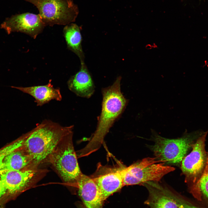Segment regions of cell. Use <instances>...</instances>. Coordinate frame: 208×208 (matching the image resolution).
<instances>
[{
	"mask_svg": "<svg viewBox=\"0 0 208 208\" xmlns=\"http://www.w3.org/2000/svg\"><path fill=\"white\" fill-rule=\"evenodd\" d=\"M121 79L119 76L111 86L102 89V109L96 129L88 144L79 151L80 157L88 155L99 148L110 129L125 110L128 101L121 91Z\"/></svg>",
	"mask_w": 208,
	"mask_h": 208,
	"instance_id": "1",
	"label": "cell"
},
{
	"mask_svg": "<svg viewBox=\"0 0 208 208\" xmlns=\"http://www.w3.org/2000/svg\"><path fill=\"white\" fill-rule=\"evenodd\" d=\"M73 125L63 126L45 120L26 133L21 147L30 157L34 168L46 162L51 153L65 135L73 131Z\"/></svg>",
	"mask_w": 208,
	"mask_h": 208,
	"instance_id": "2",
	"label": "cell"
},
{
	"mask_svg": "<svg viewBox=\"0 0 208 208\" xmlns=\"http://www.w3.org/2000/svg\"><path fill=\"white\" fill-rule=\"evenodd\" d=\"M73 131L65 135L49 156L50 163L65 183L75 186L82 174L80 170L73 145Z\"/></svg>",
	"mask_w": 208,
	"mask_h": 208,
	"instance_id": "3",
	"label": "cell"
},
{
	"mask_svg": "<svg viewBox=\"0 0 208 208\" xmlns=\"http://www.w3.org/2000/svg\"><path fill=\"white\" fill-rule=\"evenodd\" d=\"M153 132L154 143L151 148L155 157L161 162L172 165L181 163L192 148L194 140L203 133L194 132L187 133L178 138L170 139L162 137Z\"/></svg>",
	"mask_w": 208,
	"mask_h": 208,
	"instance_id": "4",
	"label": "cell"
},
{
	"mask_svg": "<svg viewBox=\"0 0 208 208\" xmlns=\"http://www.w3.org/2000/svg\"><path fill=\"white\" fill-rule=\"evenodd\" d=\"M175 168L167 166L155 157L145 158L128 167L120 168L124 186L142 185L147 182H158Z\"/></svg>",
	"mask_w": 208,
	"mask_h": 208,
	"instance_id": "5",
	"label": "cell"
},
{
	"mask_svg": "<svg viewBox=\"0 0 208 208\" xmlns=\"http://www.w3.org/2000/svg\"><path fill=\"white\" fill-rule=\"evenodd\" d=\"M34 5L45 26L66 25L75 21L78 14L73 0H24Z\"/></svg>",
	"mask_w": 208,
	"mask_h": 208,
	"instance_id": "6",
	"label": "cell"
},
{
	"mask_svg": "<svg viewBox=\"0 0 208 208\" xmlns=\"http://www.w3.org/2000/svg\"><path fill=\"white\" fill-rule=\"evenodd\" d=\"M208 130L204 132L192 145V151L181 163V169L185 177V181L191 185H195L205 166L207 156L205 142Z\"/></svg>",
	"mask_w": 208,
	"mask_h": 208,
	"instance_id": "7",
	"label": "cell"
},
{
	"mask_svg": "<svg viewBox=\"0 0 208 208\" xmlns=\"http://www.w3.org/2000/svg\"><path fill=\"white\" fill-rule=\"evenodd\" d=\"M49 170L39 169L11 170L3 172L0 180L12 194H18L33 187L46 175Z\"/></svg>",
	"mask_w": 208,
	"mask_h": 208,
	"instance_id": "8",
	"label": "cell"
},
{
	"mask_svg": "<svg viewBox=\"0 0 208 208\" xmlns=\"http://www.w3.org/2000/svg\"><path fill=\"white\" fill-rule=\"evenodd\" d=\"M45 26L39 14L26 12L6 18L1 24V27L8 34L13 32H20L35 39L42 32Z\"/></svg>",
	"mask_w": 208,
	"mask_h": 208,
	"instance_id": "9",
	"label": "cell"
},
{
	"mask_svg": "<svg viewBox=\"0 0 208 208\" xmlns=\"http://www.w3.org/2000/svg\"><path fill=\"white\" fill-rule=\"evenodd\" d=\"M76 187L86 208H102L104 201L99 189L92 178L83 173Z\"/></svg>",
	"mask_w": 208,
	"mask_h": 208,
	"instance_id": "10",
	"label": "cell"
},
{
	"mask_svg": "<svg viewBox=\"0 0 208 208\" xmlns=\"http://www.w3.org/2000/svg\"><path fill=\"white\" fill-rule=\"evenodd\" d=\"M157 182L149 181L142 184L147 188L149 193L145 203L151 208H179L171 192Z\"/></svg>",
	"mask_w": 208,
	"mask_h": 208,
	"instance_id": "11",
	"label": "cell"
},
{
	"mask_svg": "<svg viewBox=\"0 0 208 208\" xmlns=\"http://www.w3.org/2000/svg\"><path fill=\"white\" fill-rule=\"evenodd\" d=\"M69 89L77 96L88 98L93 94L95 86L84 62H81L80 70L67 82Z\"/></svg>",
	"mask_w": 208,
	"mask_h": 208,
	"instance_id": "12",
	"label": "cell"
},
{
	"mask_svg": "<svg viewBox=\"0 0 208 208\" xmlns=\"http://www.w3.org/2000/svg\"><path fill=\"white\" fill-rule=\"evenodd\" d=\"M120 169V168L109 169L108 171L92 178L104 201L124 186Z\"/></svg>",
	"mask_w": 208,
	"mask_h": 208,
	"instance_id": "13",
	"label": "cell"
},
{
	"mask_svg": "<svg viewBox=\"0 0 208 208\" xmlns=\"http://www.w3.org/2000/svg\"><path fill=\"white\" fill-rule=\"evenodd\" d=\"M50 80L48 83L44 85L11 87L31 95L34 98L37 105L41 106L52 100L60 101L62 99L60 88H54Z\"/></svg>",
	"mask_w": 208,
	"mask_h": 208,
	"instance_id": "14",
	"label": "cell"
},
{
	"mask_svg": "<svg viewBox=\"0 0 208 208\" xmlns=\"http://www.w3.org/2000/svg\"><path fill=\"white\" fill-rule=\"evenodd\" d=\"M21 146L5 157L3 161L2 173L8 170L34 169L30 157Z\"/></svg>",
	"mask_w": 208,
	"mask_h": 208,
	"instance_id": "15",
	"label": "cell"
},
{
	"mask_svg": "<svg viewBox=\"0 0 208 208\" xmlns=\"http://www.w3.org/2000/svg\"><path fill=\"white\" fill-rule=\"evenodd\" d=\"M63 32L68 48L78 56L81 62H84L80 28L76 24L71 23L65 26Z\"/></svg>",
	"mask_w": 208,
	"mask_h": 208,
	"instance_id": "16",
	"label": "cell"
},
{
	"mask_svg": "<svg viewBox=\"0 0 208 208\" xmlns=\"http://www.w3.org/2000/svg\"><path fill=\"white\" fill-rule=\"evenodd\" d=\"M190 188L192 192H200L208 199V152L205 169L196 183Z\"/></svg>",
	"mask_w": 208,
	"mask_h": 208,
	"instance_id": "17",
	"label": "cell"
},
{
	"mask_svg": "<svg viewBox=\"0 0 208 208\" xmlns=\"http://www.w3.org/2000/svg\"><path fill=\"white\" fill-rule=\"evenodd\" d=\"M26 137L25 134L13 143L0 149V175L2 172L3 159L10 153L21 146Z\"/></svg>",
	"mask_w": 208,
	"mask_h": 208,
	"instance_id": "18",
	"label": "cell"
},
{
	"mask_svg": "<svg viewBox=\"0 0 208 208\" xmlns=\"http://www.w3.org/2000/svg\"><path fill=\"white\" fill-rule=\"evenodd\" d=\"M176 200L179 208H200L181 198H177Z\"/></svg>",
	"mask_w": 208,
	"mask_h": 208,
	"instance_id": "19",
	"label": "cell"
},
{
	"mask_svg": "<svg viewBox=\"0 0 208 208\" xmlns=\"http://www.w3.org/2000/svg\"><path fill=\"white\" fill-rule=\"evenodd\" d=\"M6 190V189L0 180V198L4 194Z\"/></svg>",
	"mask_w": 208,
	"mask_h": 208,
	"instance_id": "20",
	"label": "cell"
},
{
	"mask_svg": "<svg viewBox=\"0 0 208 208\" xmlns=\"http://www.w3.org/2000/svg\"><path fill=\"white\" fill-rule=\"evenodd\" d=\"M86 208H86H85V207H83V208Z\"/></svg>",
	"mask_w": 208,
	"mask_h": 208,
	"instance_id": "21",
	"label": "cell"
}]
</instances>
